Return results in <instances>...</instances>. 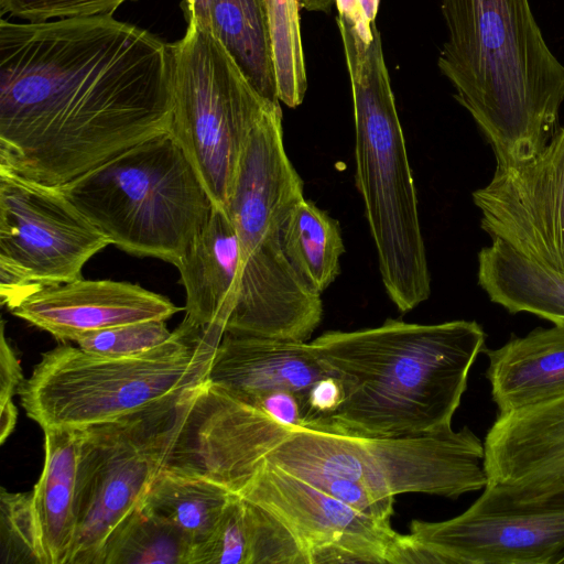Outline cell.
<instances>
[{"instance_id": "cell-1", "label": "cell", "mask_w": 564, "mask_h": 564, "mask_svg": "<svg viewBox=\"0 0 564 564\" xmlns=\"http://www.w3.org/2000/svg\"><path fill=\"white\" fill-rule=\"evenodd\" d=\"M173 53L112 15L0 22V171L59 187L170 131Z\"/></svg>"}, {"instance_id": "cell-2", "label": "cell", "mask_w": 564, "mask_h": 564, "mask_svg": "<svg viewBox=\"0 0 564 564\" xmlns=\"http://www.w3.org/2000/svg\"><path fill=\"white\" fill-rule=\"evenodd\" d=\"M485 344L484 328L465 319H387L372 328L323 333L310 345L341 382L344 399L318 432L397 437L452 429Z\"/></svg>"}, {"instance_id": "cell-3", "label": "cell", "mask_w": 564, "mask_h": 564, "mask_svg": "<svg viewBox=\"0 0 564 564\" xmlns=\"http://www.w3.org/2000/svg\"><path fill=\"white\" fill-rule=\"evenodd\" d=\"M437 58L455 99L490 143L499 169L536 156L561 129L564 65L529 0H442Z\"/></svg>"}, {"instance_id": "cell-4", "label": "cell", "mask_w": 564, "mask_h": 564, "mask_svg": "<svg viewBox=\"0 0 564 564\" xmlns=\"http://www.w3.org/2000/svg\"><path fill=\"white\" fill-rule=\"evenodd\" d=\"M280 104L252 131L225 208L241 260L237 301L225 333L306 341L322 321L323 304L282 248V224L304 198V188L284 148Z\"/></svg>"}, {"instance_id": "cell-5", "label": "cell", "mask_w": 564, "mask_h": 564, "mask_svg": "<svg viewBox=\"0 0 564 564\" xmlns=\"http://www.w3.org/2000/svg\"><path fill=\"white\" fill-rule=\"evenodd\" d=\"M351 87L356 185L386 292L408 312L426 301L431 278L417 196L378 29L365 42L336 18Z\"/></svg>"}, {"instance_id": "cell-6", "label": "cell", "mask_w": 564, "mask_h": 564, "mask_svg": "<svg viewBox=\"0 0 564 564\" xmlns=\"http://www.w3.org/2000/svg\"><path fill=\"white\" fill-rule=\"evenodd\" d=\"M221 339L183 319L169 340L135 356H102L62 344L43 352L22 383L21 405L43 432L116 421L206 381Z\"/></svg>"}, {"instance_id": "cell-7", "label": "cell", "mask_w": 564, "mask_h": 564, "mask_svg": "<svg viewBox=\"0 0 564 564\" xmlns=\"http://www.w3.org/2000/svg\"><path fill=\"white\" fill-rule=\"evenodd\" d=\"M58 188L111 245L175 267L214 206L170 131L124 150Z\"/></svg>"}, {"instance_id": "cell-8", "label": "cell", "mask_w": 564, "mask_h": 564, "mask_svg": "<svg viewBox=\"0 0 564 564\" xmlns=\"http://www.w3.org/2000/svg\"><path fill=\"white\" fill-rule=\"evenodd\" d=\"M267 460L306 481L344 478L387 499L410 492L456 499L488 482L484 442L468 426L397 437L301 429Z\"/></svg>"}, {"instance_id": "cell-9", "label": "cell", "mask_w": 564, "mask_h": 564, "mask_svg": "<svg viewBox=\"0 0 564 564\" xmlns=\"http://www.w3.org/2000/svg\"><path fill=\"white\" fill-rule=\"evenodd\" d=\"M173 110L170 132L198 174L212 202L226 208L247 142L267 110L264 97L221 42L188 23L171 44Z\"/></svg>"}, {"instance_id": "cell-10", "label": "cell", "mask_w": 564, "mask_h": 564, "mask_svg": "<svg viewBox=\"0 0 564 564\" xmlns=\"http://www.w3.org/2000/svg\"><path fill=\"white\" fill-rule=\"evenodd\" d=\"M78 431L76 534L68 564H100L115 531L162 469L169 417L180 397Z\"/></svg>"}, {"instance_id": "cell-11", "label": "cell", "mask_w": 564, "mask_h": 564, "mask_svg": "<svg viewBox=\"0 0 564 564\" xmlns=\"http://www.w3.org/2000/svg\"><path fill=\"white\" fill-rule=\"evenodd\" d=\"M109 245L58 187L0 171L2 305L82 279L86 262Z\"/></svg>"}, {"instance_id": "cell-12", "label": "cell", "mask_w": 564, "mask_h": 564, "mask_svg": "<svg viewBox=\"0 0 564 564\" xmlns=\"http://www.w3.org/2000/svg\"><path fill=\"white\" fill-rule=\"evenodd\" d=\"M293 432L206 380L174 402L162 469L203 478L239 495Z\"/></svg>"}, {"instance_id": "cell-13", "label": "cell", "mask_w": 564, "mask_h": 564, "mask_svg": "<svg viewBox=\"0 0 564 564\" xmlns=\"http://www.w3.org/2000/svg\"><path fill=\"white\" fill-rule=\"evenodd\" d=\"M411 535L444 564H558L564 554V486L523 494L487 484L463 513L413 520Z\"/></svg>"}, {"instance_id": "cell-14", "label": "cell", "mask_w": 564, "mask_h": 564, "mask_svg": "<svg viewBox=\"0 0 564 564\" xmlns=\"http://www.w3.org/2000/svg\"><path fill=\"white\" fill-rule=\"evenodd\" d=\"M473 200L491 240L564 273V127L533 159L496 167Z\"/></svg>"}, {"instance_id": "cell-15", "label": "cell", "mask_w": 564, "mask_h": 564, "mask_svg": "<svg viewBox=\"0 0 564 564\" xmlns=\"http://www.w3.org/2000/svg\"><path fill=\"white\" fill-rule=\"evenodd\" d=\"M238 496L280 519L307 560L312 551L335 543L357 552L366 563L386 564V550L397 534L390 523L359 512L267 459Z\"/></svg>"}, {"instance_id": "cell-16", "label": "cell", "mask_w": 564, "mask_h": 564, "mask_svg": "<svg viewBox=\"0 0 564 564\" xmlns=\"http://www.w3.org/2000/svg\"><path fill=\"white\" fill-rule=\"evenodd\" d=\"M181 308L138 284L78 279L40 289L10 308L12 315L59 341L122 324L167 321Z\"/></svg>"}, {"instance_id": "cell-17", "label": "cell", "mask_w": 564, "mask_h": 564, "mask_svg": "<svg viewBox=\"0 0 564 564\" xmlns=\"http://www.w3.org/2000/svg\"><path fill=\"white\" fill-rule=\"evenodd\" d=\"M484 446L489 484L523 494L563 487L564 395L498 413Z\"/></svg>"}, {"instance_id": "cell-18", "label": "cell", "mask_w": 564, "mask_h": 564, "mask_svg": "<svg viewBox=\"0 0 564 564\" xmlns=\"http://www.w3.org/2000/svg\"><path fill=\"white\" fill-rule=\"evenodd\" d=\"M330 375L310 343L225 333L207 380L252 404L260 395L286 389L302 397Z\"/></svg>"}, {"instance_id": "cell-19", "label": "cell", "mask_w": 564, "mask_h": 564, "mask_svg": "<svg viewBox=\"0 0 564 564\" xmlns=\"http://www.w3.org/2000/svg\"><path fill=\"white\" fill-rule=\"evenodd\" d=\"M176 268L186 293L184 321L202 330L226 332L239 291L241 260L238 236L224 207L213 206Z\"/></svg>"}, {"instance_id": "cell-20", "label": "cell", "mask_w": 564, "mask_h": 564, "mask_svg": "<svg viewBox=\"0 0 564 564\" xmlns=\"http://www.w3.org/2000/svg\"><path fill=\"white\" fill-rule=\"evenodd\" d=\"M484 352L489 361L486 378L498 413L564 395V325L534 328Z\"/></svg>"}, {"instance_id": "cell-21", "label": "cell", "mask_w": 564, "mask_h": 564, "mask_svg": "<svg viewBox=\"0 0 564 564\" xmlns=\"http://www.w3.org/2000/svg\"><path fill=\"white\" fill-rule=\"evenodd\" d=\"M477 278L489 300L511 314L564 325V273L492 239L478 252Z\"/></svg>"}, {"instance_id": "cell-22", "label": "cell", "mask_w": 564, "mask_h": 564, "mask_svg": "<svg viewBox=\"0 0 564 564\" xmlns=\"http://www.w3.org/2000/svg\"><path fill=\"white\" fill-rule=\"evenodd\" d=\"M45 458L31 492L45 564H68L76 534L78 431H44Z\"/></svg>"}, {"instance_id": "cell-23", "label": "cell", "mask_w": 564, "mask_h": 564, "mask_svg": "<svg viewBox=\"0 0 564 564\" xmlns=\"http://www.w3.org/2000/svg\"><path fill=\"white\" fill-rule=\"evenodd\" d=\"M209 28L267 98H278L265 0H210Z\"/></svg>"}, {"instance_id": "cell-24", "label": "cell", "mask_w": 564, "mask_h": 564, "mask_svg": "<svg viewBox=\"0 0 564 564\" xmlns=\"http://www.w3.org/2000/svg\"><path fill=\"white\" fill-rule=\"evenodd\" d=\"M281 240L293 270L310 289L322 295L340 271L344 243L337 220L302 198L286 215Z\"/></svg>"}, {"instance_id": "cell-25", "label": "cell", "mask_w": 564, "mask_h": 564, "mask_svg": "<svg viewBox=\"0 0 564 564\" xmlns=\"http://www.w3.org/2000/svg\"><path fill=\"white\" fill-rule=\"evenodd\" d=\"M232 496L213 481L161 469L143 507L178 527L196 545L210 534Z\"/></svg>"}, {"instance_id": "cell-26", "label": "cell", "mask_w": 564, "mask_h": 564, "mask_svg": "<svg viewBox=\"0 0 564 564\" xmlns=\"http://www.w3.org/2000/svg\"><path fill=\"white\" fill-rule=\"evenodd\" d=\"M194 542L143 506L108 540L100 564H191Z\"/></svg>"}, {"instance_id": "cell-27", "label": "cell", "mask_w": 564, "mask_h": 564, "mask_svg": "<svg viewBox=\"0 0 564 564\" xmlns=\"http://www.w3.org/2000/svg\"><path fill=\"white\" fill-rule=\"evenodd\" d=\"M0 563L45 564L31 492L1 488Z\"/></svg>"}, {"instance_id": "cell-28", "label": "cell", "mask_w": 564, "mask_h": 564, "mask_svg": "<svg viewBox=\"0 0 564 564\" xmlns=\"http://www.w3.org/2000/svg\"><path fill=\"white\" fill-rule=\"evenodd\" d=\"M249 529V564H308L292 531L274 514L245 500Z\"/></svg>"}, {"instance_id": "cell-29", "label": "cell", "mask_w": 564, "mask_h": 564, "mask_svg": "<svg viewBox=\"0 0 564 564\" xmlns=\"http://www.w3.org/2000/svg\"><path fill=\"white\" fill-rule=\"evenodd\" d=\"M249 560L246 505L234 495L210 534L194 546L191 564H249Z\"/></svg>"}, {"instance_id": "cell-30", "label": "cell", "mask_w": 564, "mask_h": 564, "mask_svg": "<svg viewBox=\"0 0 564 564\" xmlns=\"http://www.w3.org/2000/svg\"><path fill=\"white\" fill-rule=\"evenodd\" d=\"M165 322L141 321L94 330L78 338L76 344L87 351L102 356H135L171 338L173 332L169 330Z\"/></svg>"}, {"instance_id": "cell-31", "label": "cell", "mask_w": 564, "mask_h": 564, "mask_svg": "<svg viewBox=\"0 0 564 564\" xmlns=\"http://www.w3.org/2000/svg\"><path fill=\"white\" fill-rule=\"evenodd\" d=\"M128 0H0L1 15L9 14L28 22H45L52 18H87L112 15Z\"/></svg>"}, {"instance_id": "cell-32", "label": "cell", "mask_w": 564, "mask_h": 564, "mask_svg": "<svg viewBox=\"0 0 564 564\" xmlns=\"http://www.w3.org/2000/svg\"><path fill=\"white\" fill-rule=\"evenodd\" d=\"M343 399L341 382L332 373L314 382L301 397L304 429L318 431L337 411Z\"/></svg>"}, {"instance_id": "cell-33", "label": "cell", "mask_w": 564, "mask_h": 564, "mask_svg": "<svg viewBox=\"0 0 564 564\" xmlns=\"http://www.w3.org/2000/svg\"><path fill=\"white\" fill-rule=\"evenodd\" d=\"M252 405L294 431L304 429L301 397L286 389H276L260 395Z\"/></svg>"}, {"instance_id": "cell-34", "label": "cell", "mask_w": 564, "mask_h": 564, "mask_svg": "<svg viewBox=\"0 0 564 564\" xmlns=\"http://www.w3.org/2000/svg\"><path fill=\"white\" fill-rule=\"evenodd\" d=\"M380 0H334L343 18L362 39L370 42L377 30L376 15Z\"/></svg>"}, {"instance_id": "cell-35", "label": "cell", "mask_w": 564, "mask_h": 564, "mask_svg": "<svg viewBox=\"0 0 564 564\" xmlns=\"http://www.w3.org/2000/svg\"><path fill=\"white\" fill-rule=\"evenodd\" d=\"M444 564L442 557L411 534H395L386 550V564Z\"/></svg>"}, {"instance_id": "cell-36", "label": "cell", "mask_w": 564, "mask_h": 564, "mask_svg": "<svg viewBox=\"0 0 564 564\" xmlns=\"http://www.w3.org/2000/svg\"><path fill=\"white\" fill-rule=\"evenodd\" d=\"M24 380L20 360L6 336L4 321H2L0 344V405L13 402L12 398L19 392Z\"/></svg>"}, {"instance_id": "cell-37", "label": "cell", "mask_w": 564, "mask_h": 564, "mask_svg": "<svg viewBox=\"0 0 564 564\" xmlns=\"http://www.w3.org/2000/svg\"><path fill=\"white\" fill-rule=\"evenodd\" d=\"M210 0H186V17L188 23L202 28H209Z\"/></svg>"}, {"instance_id": "cell-38", "label": "cell", "mask_w": 564, "mask_h": 564, "mask_svg": "<svg viewBox=\"0 0 564 564\" xmlns=\"http://www.w3.org/2000/svg\"><path fill=\"white\" fill-rule=\"evenodd\" d=\"M18 420V409L13 402L1 405V427L0 442L3 444L9 435L13 432Z\"/></svg>"}, {"instance_id": "cell-39", "label": "cell", "mask_w": 564, "mask_h": 564, "mask_svg": "<svg viewBox=\"0 0 564 564\" xmlns=\"http://www.w3.org/2000/svg\"><path fill=\"white\" fill-rule=\"evenodd\" d=\"M300 9H305L313 12H325L327 11L334 0H297Z\"/></svg>"}, {"instance_id": "cell-40", "label": "cell", "mask_w": 564, "mask_h": 564, "mask_svg": "<svg viewBox=\"0 0 564 564\" xmlns=\"http://www.w3.org/2000/svg\"><path fill=\"white\" fill-rule=\"evenodd\" d=\"M558 564H564V554H563V556L561 557V560H560V563H558Z\"/></svg>"}]
</instances>
